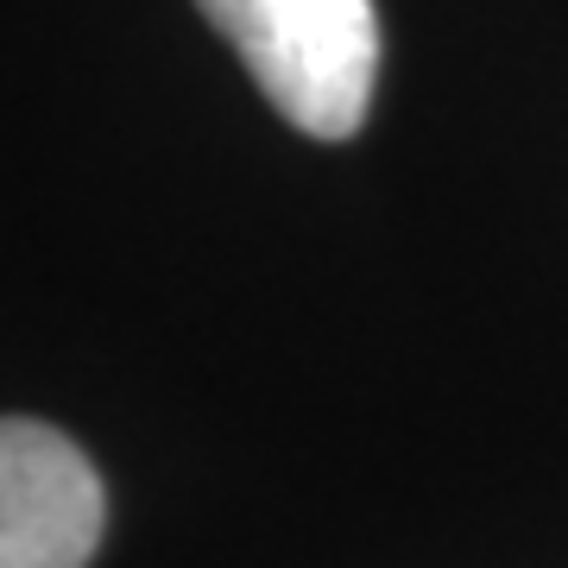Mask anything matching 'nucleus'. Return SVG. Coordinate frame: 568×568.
I'll return each instance as SVG.
<instances>
[{
    "instance_id": "2",
    "label": "nucleus",
    "mask_w": 568,
    "mask_h": 568,
    "mask_svg": "<svg viewBox=\"0 0 568 568\" xmlns=\"http://www.w3.org/2000/svg\"><path fill=\"white\" fill-rule=\"evenodd\" d=\"M108 530L95 462L63 429L0 417V568H89Z\"/></svg>"
},
{
    "instance_id": "1",
    "label": "nucleus",
    "mask_w": 568,
    "mask_h": 568,
    "mask_svg": "<svg viewBox=\"0 0 568 568\" xmlns=\"http://www.w3.org/2000/svg\"><path fill=\"white\" fill-rule=\"evenodd\" d=\"M260 95L310 140H354L379 82L373 0H196Z\"/></svg>"
}]
</instances>
